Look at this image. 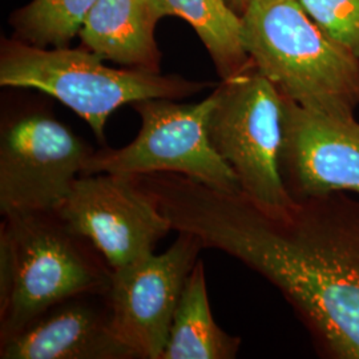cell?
<instances>
[{"label":"cell","mask_w":359,"mask_h":359,"mask_svg":"<svg viewBox=\"0 0 359 359\" xmlns=\"http://www.w3.org/2000/svg\"><path fill=\"white\" fill-rule=\"evenodd\" d=\"M176 231L241 261L274 285L325 357L359 359V201L346 192L268 212L196 180L136 176Z\"/></svg>","instance_id":"1"},{"label":"cell","mask_w":359,"mask_h":359,"mask_svg":"<svg viewBox=\"0 0 359 359\" xmlns=\"http://www.w3.org/2000/svg\"><path fill=\"white\" fill-rule=\"evenodd\" d=\"M56 210L95 245L112 270L152 255L173 231L136 176L83 175Z\"/></svg>","instance_id":"8"},{"label":"cell","mask_w":359,"mask_h":359,"mask_svg":"<svg viewBox=\"0 0 359 359\" xmlns=\"http://www.w3.org/2000/svg\"><path fill=\"white\" fill-rule=\"evenodd\" d=\"M215 103L213 90L196 104H179L172 99L132 104L142 118L136 139L118 149L104 145L95 151L84 175L173 173L219 191L241 192L234 172L216 152L209 137L208 123Z\"/></svg>","instance_id":"6"},{"label":"cell","mask_w":359,"mask_h":359,"mask_svg":"<svg viewBox=\"0 0 359 359\" xmlns=\"http://www.w3.org/2000/svg\"><path fill=\"white\" fill-rule=\"evenodd\" d=\"M231 3V7L238 13H243L246 11L248 6H249V0H228Z\"/></svg>","instance_id":"17"},{"label":"cell","mask_w":359,"mask_h":359,"mask_svg":"<svg viewBox=\"0 0 359 359\" xmlns=\"http://www.w3.org/2000/svg\"><path fill=\"white\" fill-rule=\"evenodd\" d=\"M168 15L185 19L204 43L221 80L253 65L245 50L243 15L228 0H163Z\"/></svg>","instance_id":"14"},{"label":"cell","mask_w":359,"mask_h":359,"mask_svg":"<svg viewBox=\"0 0 359 359\" xmlns=\"http://www.w3.org/2000/svg\"><path fill=\"white\" fill-rule=\"evenodd\" d=\"M0 248L13 270L10 297L0 308V342L68 297L108 293L114 270L56 209L3 216Z\"/></svg>","instance_id":"3"},{"label":"cell","mask_w":359,"mask_h":359,"mask_svg":"<svg viewBox=\"0 0 359 359\" xmlns=\"http://www.w3.org/2000/svg\"><path fill=\"white\" fill-rule=\"evenodd\" d=\"M241 339L215 321L201 259L194 265L175 311L161 359H233Z\"/></svg>","instance_id":"13"},{"label":"cell","mask_w":359,"mask_h":359,"mask_svg":"<svg viewBox=\"0 0 359 359\" xmlns=\"http://www.w3.org/2000/svg\"><path fill=\"white\" fill-rule=\"evenodd\" d=\"M310 18L359 57V0H298Z\"/></svg>","instance_id":"16"},{"label":"cell","mask_w":359,"mask_h":359,"mask_svg":"<svg viewBox=\"0 0 359 359\" xmlns=\"http://www.w3.org/2000/svg\"><path fill=\"white\" fill-rule=\"evenodd\" d=\"M283 184L294 201L333 192L359 194V123L314 112L285 97Z\"/></svg>","instance_id":"10"},{"label":"cell","mask_w":359,"mask_h":359,"mask_svg":"<svg viewBox=\"0 0 359 359\" xmlns=\"http://www.w3.org/2000/svg\"><path fill=\"white\" fill-rule=\"evenodd\" d=\"M277 1H286V0H249V4H270Z\"/></svg>","instance_id":"18"},{"label":"cell","mask_w":359,"mask_h":359,"mask_svg":"<svg viewBox=\"0 0 359 359\" xmlns=\"http://www.w3.org/2000/svg\"><path fill=\"white\" fill-rule=\"evenodd\" d=\"M245 50L283 97L335 117L359 107V57L329 36L298 0L249 4Z\"/></svg>","instance_id":"2"},{"label":"cell","mask_w":359,"mask_h":359,"mask_svg":"<svg viewBox=\"0 0 359 359\" xmlns=\"http://www.w3.org/2000/svg\"><path fill=\"white\" fill-rule=\"evenodd\" d=\"M164 16L169 15L163 0H97L79 36L104 60L160 72L154 29Z\"/></svg>","instance_id":"12"},{"label":"cell","mask_w":359,"mask_h":359,"mask_svg":"<svg viewBox=\"0 0 359 359\" xmlns=\"http://www.w3.org/2000/svg\"><path fill=\"white\" fill-rule=\"evenodd\" d=\"M203 249L197 236L177 231L167 252L114 270L107 293L114 329L136 358L163 357L180 297Z\"/></svg>","instance_id":"9"},{"label":"cell","mask_w":359,"mask_h":359,"mask_svg":"<svg viewBox=\"0 0 359 359\" xmlns=\"http://www.w3.org/2000/svg\"><path fill=\"white\" fill-rule=\"evenodd\" d=\"M0 86L47 93L80 116L105 145L108 117L126 104L148 99L177 100L206 87L184 77L139 68H112L96 53L68 47L3 41Z\"/></svg>","instance_id":"4"},{"label":"cell","mask_w":359,"mask_h":359,"mask_svg":"<svg viewBox=\"0 0 359 359\" xmlns=\"http://www.w3.org/2000/svg\"><path fill=\"white\" fill-rule=\"evenodd\" d=\"M208 129L213 148L231 168L240 191L268 212L295 201L281 175L285 97L255 65L221 80Z\"/></svg>","instance_id":"5"},{"label":"cell","mask_w":359,"mask_h":359,"mask_svg":"<svg viewBox=\"0 0 359 359\" xmlns=\"http://www.w3.org/2000/svg\"><path fill=\"white\" fill-rule=\"evenodd\" d=\"M1 359H137L117 337L107 293L72 295L7 341Z\"/></svg>","instance_id":"11"},{"label":"cell","mask_w":359,"mask_h":359,"mask_svg":"<svg viewBox=\"0 0 359 359\" xmlns=\"http://www.w3.org/2000/svg\"><path fill=\"white\" fill-rule=\"evenodd\" d=\"M97 0H32L13 18L20 36L38 47H68Z\"/></svg>","instance_id":"15"},{"label":"cell","mask_w":359,"mask_h":359,"mask_svg":"<svg viewBox=\"0 0 359 359\" xmlns=\"http://www.w3.org/2000/svg\"><path fill=\"white\" fill-rule=\"evenodd\" d=\"M96 149L53 116L28 112L0 130L1 216L60 205Z\"/></svg>","instance_id":"7"}]
</instances>
